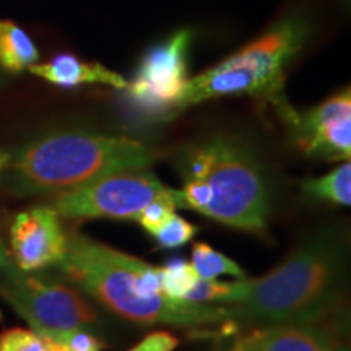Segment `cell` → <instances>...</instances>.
<instances>
[{"label":"cell","instance_id":"obj_1","mask_svg":"<svg viewBox=\"0 0 351 351\" xmlns=\"http://www.w3.org/2000/svg\"><path fill=\"white\" fill-rule=\"evenodd\" d=\"M57 269L82 293L138 326L205 327L230 320L228 306L168 300L158 269L82 232L67 234V252Z\"/></svg>","mask_w":351,"mask_h":351},{"label":"cell","instance_id":"obj_2","mask_svg":"<svg viewBox=\"0 0 351 351\" xmlns=\"http://www.w3.org/2000/svg\"><path fill=\"white\" fill-rule=\"evenodd\" d=\"M184 186L176 207L244 231H263L270 191L261 161L241 140L217 135L189 147L179 158Z\"/></svg>","mask_w":351,"mask_h":351},{"label":"cell","instance_id":"obj_3","mask_svg":"<svg viewBox=\"0 0 351 351\" xmlns=\"http://www.w3.org/2000/svg\"><path fill=\"white\" fill-rule=\"evenodd\" d=\"M345 251L333 231L307 238L278 267L254 278L247 300L228 306L230 320L257 327L317 322L339 298L345 278Z\"/></svg>","mask_w":351,"mask_h":351},{"label":"cell","instance_id":"obj_4","mask_svg":"<svg viewBox=\"0 0 351 351\" xmlns=\"http://www.w3.org/2000/svg\"><path fill=\"white\" fill-rule=\"evenodd\" d=\"M156 156L155 148L130 137L54 132L25 145L8 160L10 184L20 195H54L121 171L147 169Z\"/></svg>","mask_w":351,"mask_h":351},{"label":"cell","instance_id":"obj_5","mask_svg":"<svg viewBox=\"0 0 351 351\" xmlns=\"http://www.w3.org/2000/svg\"><path fill=\"white\" fill-rule=\"evenodd\" d=\"M0 296L32 326V330H96L101 317L78 288L21 271H0Z\"/></svg>","mask_w":351,"mask_h":351},{"label":"cell","instance_id":"obj_6","mask_svg":"<svg viewBox=\"0 0 351 351\" xmlns=\"http://www.w3.org/2000/svg\"><path fill=\"white\" fill-rule=\"evenodd\" d=\"M165 186L147 169H130L96 179L52 195L49 207L67 219H129L135 221L150 202L168 195Z\"/></svg>","mask_w":351,"mask_h":351},{"label":"cell","instance_id":"obj_7","mask_svg":"<svg viewBox=\"0 0 351 351\" xmlns=\"http://www.w3.org/2000/svg\"><path fill=\"white\" fill-rule=\"evenodd\" d=\"M191 32L181 29L165 43L152 47L143 57L135 78L125 90L130 98L153 114L173 116L187 78L186 57Z\"/></svg>","mask_w":351,"mask_h":351},{"label":"cell","instance_id":"obj_8","mask_svg":"<svg viewBox=\"0 0 351 351\" xmlns=\"http://www.w3.org/2000/svg\"><path fill=\"white\" fill-rule=\"evenodd\" d=\"M296 143L307 156L322 160H350L351 156V93L340 91L319 106L291 114Z\"/></svg>","mask_w":351,"mask_h":351},{"label":"cell","instance_id":"obj_9","mask_svg":"<svg viewBox=\"0 0 351 351\" xmlns=\"http://www.w3.org/2000/svg\"><path fill=\"white\" fill-rule=\"evenodd\" d=\"M10 247L16 269L28 274L39 271L62 262L67 252V232L49 205H38L13 219Z\"/></svg>","mask_w":351,"mask_h":351},{"label":"cell","instance_id":"obj_10","mask_svg":"<svg viewBox=\"0 0 351 351\" xmlns=\"http://www.w3.org/2000/svg\"><path fill=\"white\" fill-rule=\"evenodd\" d=\"M304 38L306 25L302 21L285 20L221 64L245 69L265 83L271 95L278 93L283 85L285 69L301 49Z\"/></svg>","mask_w":351,"mask_h":351},{"label":"cell","instance_id":"obj_11","mask_svg":"<svg viewBox=\"0 0 351 351\" xmlns=\"http://www.w3.org/2000/svg\"><path fill=\"white\" fill-rule=\"evenodd\" d=\"M335 341L330 332L315 322L276 324L252 328L226 351H332Z\"/></svg>","mask_w":351,"mask_h":351},{"label":"cell","instance_id":"obj_12","mask_svg":"<svg viewBox=\"0 0 351 351\" xmlns=\"http://www.w3.org/2000/svg\"><path fill=\"white\" fill-rule=\"evenodd\" d=\"M28 70L33 75L62 88L85 85V83H101V85H109L116 90H125L129 85L124 77L106 69L104 65L83 62L69 54L57 56L47 64H33Z\"/></svg>","mask_w":351,"mask_h":351},{"label":"cell","instance_id":"obj_13","mask_svg":"<svg viewBox=\"0 0 351 351\" xmlns=\"http://www.w3.org/2000/svg\"><path fill=\"white\" fill-rule=\"evenodd\" d=\"M38 49L19 25L0 20V64L10 72H21L38 62Z\"/></svg>","mask_w":351,"mask_h":351},{"label":"cell","instance_id":"obj_14","mask_svg":"<svg viewBox=\"0 0 351 351\" xmlns=\"http://www.w3.org/2000/svg\"><path fill=\"white\" fill-rule=\"evenodd\" d=\"M254 288V278L219 282V280H197L184 301L210 306H234L247 300Z\"/></svg>","mask_w":351,"mask_h":351},{"label":"cell","instance_id":"obj_15","mask_svg":"<svg viewBox=\"0 0 351 351\" xmlns=\"http://www.w3.org/2000/svg\"><path fill=\"white\" fill-rule=\"evenodd\" d=\"M306 197L315 200H327L332 204L350 207L351 205V165L346 161L322 178L307 179L302 182Z\"/></svg>","mask_w":351,"mask_h":351},{"label":"cell","instance_id":"obj_16","mask_svg":"<svg viewBox=\"0 0 351 351\" xmlns=\"http://www.w3.org/2000/svg\"><path fill=\"white\" fill-rule=\"evenodd\" d=\"M191 263L200 280H218V276L223 275L234 276L236 280L247 278L243 267L205 243L194 244Z\"/></svg>","mask_w":351,"mask_h":351},{"label":"cell","instance_id":"obj_17","mask_svg":"<svg viewBox=\"0 0 351 351\" xmlns=\"http://www.w3.org/2000/svg\"><path fill=\"white\" fill-rule=\"evenodd\" d=\"M158 275H160L161 293L173 301H184V298L199 280L192 263L184 258H171L165 267L158 269Z\"/></svg>","mask_w":351,"mask_h":351},{"label":"cell","instance_id":"obj_18","mask_svg":"<svg viewBox=\"0 0 351 351\" xmlns=\"http://www.w3.org/2000/svg\"><path fill=\"white\" fill-rule=\"evenodd\" d=\"M43 339L51 340L52 343L60 345L67 351H101L104 343L98 337L88 330H49V328H39L34 330Z\"/></svg>","mask_w":351,"mask_h":351},{"label":"cell","instance_id":"obj_19","mask_svg":"<svg viewBox=\"0 0 351 351\" xmlns=\"http://www.w3.org/2000/svg\"><path fill=\"white\" fill-rule=\"evenodd\" d=\"M197 234V226L189 223L186 218L179 217L173 213L163 223V226L155 232V238L158 244L165 249H176L187 244Z\"/></svg>","mask_w":351,"mask_h":351},{"label":"cell","instance_id":"obj_20","mask_svg":"<svg viewBox=\"0 0 351 351\" xmlns=\"http://www.w3.org/2000/svg\"><path fill=\"white\" fill-rule=\"evenodd\" d=\"M176 189L168 195L160 197L145 207L135 221L143 228L148 234L155 236V232L163 226V223L168 219L171 215L176 213Z\"/></svg>","mask_w":351,"mask_h":351},{"label":"cell","instance_id":"obj_21","mask_svg":"<svg viewBox=\"0 0 351 351\" xmlns=\"http://www.w3.org/2000/svg\"><path fill=\"white\" fill-rule=\"evenodd\" d=\"M0 351H47V345L34 330L10 328L0 333Z\"/></svg>","mask_w":351,"mask_h":351},{"label":"cell","instance_id":"obj_22","mask_svg":"<svg viewBox=\"0 0 351 351\" xmlns=\"http://www.w3.org/2000/svg\"><path fill=\"white\" fill-rule=\"evenodd\" d=\"M179 341L173 333L166 330H156L152 332L145 339L130 348L129 351H174L178 348Z\"/></svg>","mask_w":351,"mask_h":351},{"label":"cell","instance_id":"obj_23","mask_svg":"<svg viewBox=\"0 0 351 351\" xmlns=\"http://www.w3.org/2000/svg\"><path fill=\"white\" fill-rule=\"evenodd\" d=\"M13 267H15V263H13L10 252L7 251L5 244H3L2 238H0V271L10 270V269H13Z\"/></svg>","mask_w":351,"mask_h":351},{"label":"cell","instance_id":"obj_24","mask_svg":"<svg viewBox=\"0 0 351 351\" xmlns=\"http://www.w3.org/2000/svg\"><path fill=\"white\" fill-rule=\"evenodd\" d=\"M332 351H350V346L348 343H345V341H335Z\"/></svg>","mask_w":351,"mask_h":351},{"label":"cell","instance_id":"obj_25","mask_svg":"<svg viewBox=\"0 0 351 351\" xmlns=\"http://www.w3.org/2000/svg\"><path fill=\"white\" fill-rule=\"evenodd\" d=\"M8 160H10V156H8L7 153L0 152V171H2L8 165Z\"/></svg>","mask_w":351,"mask_h":351}]
</instances>
